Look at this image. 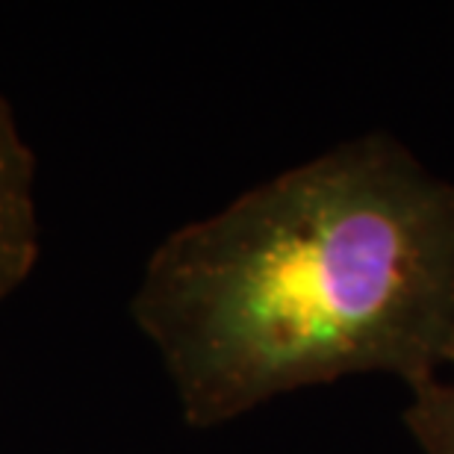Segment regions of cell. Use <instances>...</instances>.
Wrapping results in <instances>:
<instances>
[{"mask_svg": "<svg viewBox=\"0 0 454 454\" xmlns=\"http://www.w3.org/2000/svg\"><path fill=\"white\" fill-rule=\"evenodd\" d=\"M133 322L189 428L304 387L454 372V184L366 133L168 233Z\"/></svg>", "mask_w": 454, "mask_h": 454, "instance_id": "cell-1", "label": "cell"}, {"mask_svg": "<svg viewBox=\"0 0 454 454\" xmlns=\"http://www.w3.org/2000/svg\"><path fill=\"white\" fill-rule=\"evenodd\" d=\"M39 251L35 157L12 106L0 95V301L30 278Z\"/></svg>", "mask_w": 454, "mask_h": 454, "instance_id": "cell-2", "label": "cell"}, {"mask_svg": "<svg viewBox=\"0 0 454 454\" xmlns=\"http://www.w3.org/2000/svg\"><path fill=\"white\" fill-rule=\"evenodd\" d=\"M404 428L413 434L422 454H454V372L411 389Z\"/></svg>", "mask_w": 454, "mask_h": 454, "instance_id": "cell-3", "label": "cell"}]
</instances>
